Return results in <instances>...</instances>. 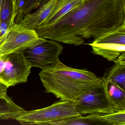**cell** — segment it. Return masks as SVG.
Listing matches in <instances>:
<instances>
[{
	"label": "cell",
	"instance_id": "6da1fadb",
	"mask_svg": "<svg viewBox=\"0 0 125 125\" xmlns=\"http://www.w3.org/2000/svg\"><path fill=\"white\" fill-rule=\"evenodd\" d=\"M125 22L121 0H84L54 24L33 30L40 38L79 46L115 30Z\"/></svg>",
	"mask_w": 125,
	"mask_h": 125
},
{
	"label": "cell",
	"instance_id": "7a4b0ae2",
	"mask_svg": "<svg viewBox=\"0 0 125 125\" xmlns=\"http://www.w3.org/2000/svg\"><path fill=\"white\" fill-rule=\"evenodd\" d=\"M39 75L46 93L60 100L69 101H75L103 80L93 72L66 65L59 59L42 69Z\"/></svg>",
	"mask_w": 125,
	"mask_h": 125
},
{
	"label": "cell",
	"instance_id": "3957f363",
	"mask_svg": "<svg viewBox=\"0 0 125 125\" xmlns=\"http://www.w3.org/2000/svg\"><path fill=\"white\" fill-rule=\"evenodd\" d=\"M80 115L77 111L74 101L60 100L45 108L26 111L16 120L22 125H50L57 121Z\"/></svg>",
	"mask_w": 125,
	"mask_h": 125
},
{
	"label": "cell",
	"instance_id": "277c9868",
	"mask_svg": "<svg viewBox=\"0 0 125 125\" xmlns=\"http://www.w3.org/2000/svg\"><path fill=\"white\" fill-rule=\"evenodd\" d=\"M74 101L77 111L82 115H106L115 112L109 97L106 81L104 79L99 85L88 91Z\"/></svg>",
	"mask_w": 125,
	"mask_h": 125
},
{
	"label": "cell",
	"instance_id": "5b68a950",
	"mask_svg": "<svg viewBox=\"0 0 125 125\" xmlns=\"http://www.w3.org/2000/svg\"><path fill=\"white\" fill-rule=\"evenodd\" d=\"M31 68L23 51L0 56V83L8 88L26 82Z\"/></svg>",
	"mask_w": 125,
	"mask_h": 125
},
{
	"label": "cell",
	"instance_id": "8992f818",
	"mask_svg": "<svg viewBox=\"0 0 125 125\" xmlns=\"http://www.w3.org/2000/svg\"><path fill=\"white\" fill-rule=\"evenodd\" d=\"M88 44L94 54L115 62L125 51V22L115 30L95 39Z\"/></svg>",
	"mask_w": 125,
	"mask_h": 125
},
{
	"label": "cell",
	"instance_id": "52a82bcc",
	"mask_svg": "<svg viewBox=\"0 0 125 125\" xmlns=\"http://www.w3.org/2000/svg\"><path fill=\"white\" fill-rule=\"evenodd\" d=\"M63 49L58 42L43 38L38 44L24 50L23 55L31 68L43 69L59 59Z\"/></svg>",
	"mask_w": 125,
	"mask_h": 125
},
{
	"label": "cell",
	"instance_id": "ba28073f",
	"mask_svg": "<svg viewBox=\"0 0 125 125\" xmlns=\"http://www.w3.org/2000/svg\"><path fill=\"white\" fill-rule=\"evenodd\" d=\"M34 30L15 23L8 35L0 44V56L23 51L42 41Z\"/></svg>",
	"mask_w": 125,
	"mask_h": 125
},
{
	"label": "cell",
	"instance_id": "9c48e42d",
	"mask_svg": "<svg viewBox=\"0 0 125 125\" xmlns=\"http://www.w3.org/2000/svg\"><path fill=\"white\" fill-rule=\"evenodd\" d=\"M58 1V0H47L35 11L25 15L18 24L32 30L39 27L53 11Z\"/></svg>",
	"mask_w": 125,
	"mask_h": 125
},
{
	"label": "cell",
	"instance_id": "30bf717a",
	"mask_svg": "<svg viewBox=\"0 0 125 125\" xmlns=\"http://www.w3.org/2000/svg\"><path fill=\"white\" fill-rule=\"evenodd\" d=\"M113 66L105 73L103 79L118 85L125 90V52H122L115 61Z\"/></svg>",
	"mask_w": 125,
	"mask_h": 125
},
{
	"label": "cell",
	"instance_id": "8fae6325",
	"mask_svg": "<svg viewBox=\"0 0 125 125\" xmlns=\"http://www.w3.org/2000/svg\"><path fill=\"white\" fill-rule=\"evenodd\" d=\"M83 1L84 0H58L53 11L39 27H46L54 24L64 15L79 6Z\"/></svg>",
	"mask_w": 125,
	"mask_h": 125
},
{
	"label": "cell",
	"instance_id": "7c38bea8",
	"mask_svg": "<svg viewBox=\"0 0 125 125\" xmlns=\"http://www.w3.org/2000/svg\"><path fill=\"white\" fill-rule=\"evenodd\" d=\"M26 111L15 104L7 94L0 96V120H16Z\"/></svg>",
	"mask_w": 125,
	"mask_h": 125
},
{
	"label": "cell",
	"instance_id": "4fadbf2b",
	"mask_svg": "<svg viewBox=\"0 0 125 125\" xmlns=\"http://www.w3.org/2000/svg\"><path fill=\"white\" fill-rule=\"evenodd\" d=\"M82 115L71 117L65 119L53 122L51 125H105L102 117V115L99 114Z\"/></svg>",
	"mask_w": 125,
	"mask_h": 125
},
{
	"label": "cell",
	"instance_id": "5bb4252c",
	"mask_svg": "<svg viewBox=\"0 0 125 125\" xmlns=\"http://www.w3.org/2000/svg\"><path fill=\"white\" fill-rule=\"evenodd\" d=\"M107 85L109 97L115 111L125 110V90L110 82H107Z\"/></svg>",
	"mask_w": 125,
	"mask_h": 125
},
{
	"label": "cell",
	"instance_id": "9a60e30c",
	"mask_svg": "<svg viewBox=\"0 0 125 125\" xmlns=\"http://www.w3.org/2000/svg\"><path fill=\"white\" fill-rule=\"evenodd\" d=\"M17 14V0H2L0 22L6 21L14 24Z\"/></svg>",
	"mask_w": 125,
	"mask_h": 125
},
{
	"label": "cell",
	"instance_id": "2e32d148",
	"mask_svg": "<svg viewBox=\"0 0 125 125\" xmlns=\"http://www.w3.org/2000/svg\"><path fill=\"white\" fill-rule=\"evenodd\" d=\"M47 0H17L16 18L21 20L24 17L38 9Z\"/></svg>",
	"mask_w": 125,
	"mask_h": 125
},
{
	"label": "cell",
	"instance_id": "e0dca14e",
	"mask_svg": "<svg viewBox=\"0 0 125 125\" xmlns=\"http://www.w3.org/2000/svg\"><path fill=\"white\" fill-rule=\"evenodd\" d=\"M102 117L105 125H125V110L102 115Z\"/></svg>",
	"mask_w": 125,
	"mask_h": 125
},
{
	"label": "cell",
	"instance_id": "ac0fdd59",
	"mask_svg": "<svg viewBox=\"0 0 125 125\" xmlns=\"http://www.w3.org/2000/svg\"><path fill=\"white\" fill-rule=\"evenodd\" d=\"M13 25L8 21L0 22V44L7 38L9 34L11 26Z\"/></svg>",
	"mask_w": 125,
	"mask_h": 125
},
{
	"label": "cell",
	"instance_id": "d6986e66",
	"mask_svg": "<svg viewBox=\"0 0 125 125\" xmlns=\"http://www.w3.org/2000/svg\"><path fill=\"white\" fill-rule=\"evenodd\" d=\"M8 88L5 85L0 83V96L7 94Z\"/></svg>",
	"mask_w": 125,
	"mask_h": 125
},
{
	"label": "cell",
	"instance_id": "ffe728a7",
	"mask_svg": "<svg viewBox=\"0 0 125 125\" xmlns=\"http://www.w3.org/2000/svg\"><path fill=\"white\" fill-rule=\"evenodd\" d=\"M123 6L125 7V0H121Z\"/></svg>",
	"mask_w": 125,
	"mask_h": 125
},
{
	"label": "cell",
	"instance_id": "44dd1931",
	"mask_svg": "<svg viewBox=\"0 0 125 125\" xmlns=\"http://www.w3.org/2000/svg\"><path fill=\"white\" fill-rule=\"evenodd\" d=\"M2 0H0V9L1 7V3H2Z\"/></svg>",
	"mask_w": 125,
	"mask_h": 125
}]
</instances>
